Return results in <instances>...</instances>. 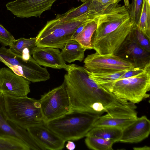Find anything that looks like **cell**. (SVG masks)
Segmentation results:
<instances>
[{
	"label": "cell",
	"instance_id": "cell-1",
	"mask_svg": "<svg viewBox=\"0 0 150 150\" xmlns=\"http://www.w3.org/2000/svg\"><path fill=\"white\" fill-rule=\"evenodd\" d=\"M64 83L70 103L71 110L92 113L100 116L127 101L119 98L99 86L89 77L84 67L68 65Z\"/></svg>",
	"mask_w": 150,
	"mask_h": 150
},
{
	"label": "cell",
	"instance_id": "cell-2",
	"mask_svg": "<svg viewBox=\"0 0 150 150\" xmlns=\"http://www.w3.org/2000/svg\"><path fill=\"white\" fill-rule=\"evenodd\" d=\"M93 18L91 13L66 20L56 17L47 21L39 33L35 38L37 46L62 49L67 42L72 40L76 29L82 24Z\"/></svg>",
	"mask_w": 150,
	"mask_h": 150
},
{
	"label": "cell",
	"instance_id": "cell-3",
	"mask_svg": "<svg viewBox=\"0 0 150 150\" xmlns=\"http://www.w3.org/2000/svg\"><path fill=\"white\" fill-rule=\"evenodd\" d=\"M100 116L77 110H71L60 117L45 123L65 142L86 137Z\"/></svg>",
	"mask_w": 150,
	"mask_h": 150
},
{
	"label": "cell",
	"instance_id": "cell-4",
	"mask_svg": "<svg viewBox=\"0 0 150 150\" xmlns=\"http://www.w3.org/2000/svg\"><path fill=\"white\" fill-rule=\"evenodd\" d=\"M98 86L119 98L138 103L149 96L147 93L150 90V65L135 76Z\"/></svg>",
	"mask_w": 150,
	"mask_h": 150
},
{
	"label": "cell",
	"instance_id": "cell-5",
	"mask_svg": "<svg viewBox=\"0 0 150 150\" xmlns=\"http://www.w3.org/2000/svg\"><path fill=\"white\" fill-rule=\"evenodd\" d=\"M4 97L8 117L19 126L27 130L30 127L44 123L39 100L27 96L14 97L4 96Z\"/></svg>",
	"mask_w": 150,
	"mask_h": 150
},
{
	"label": "cell",
	"instance_id": "cell-6",
	"mask_svg": "<svg viewBox=\"0 0 150 150\" xmlns=\"http://www.w3.org/2000/svg\"><path fill=\"white\" fill-rule=\"evenodd\" d=\"M0 56L5 61L4 64L14 73L30 82L45 81L50 78L46 68L41 67L32 57L25 61L4 46L0 48Z\"/></svg>",
	"mask_w": 150,
	"mask_h": 150
},
{
	"label": "cell",
	"instance_id": "cell-7",
	"mask_svg": "<svg viewBox=\"0 0 150 150\" xmlns=\"http://www.w3.org/2000/svg\"><path fill=\"white\" fill-rule=\"evenodd\" d=\"M39 100L44 123L71 110L69 98L64 82L59 86L42 95Z\"/></svg>",
	"mask_w": 150,
	"mask_h": 150
},
{
	"label": "cell",
	"instance_id": "cell-8",
	"mask_svg": "<svg viewBox=\"0 0 150 150\" xmlns=\"http://www.w3.org/2000/svg\"><path fill=\"white\" fill-rule=\"evenodd\" d=\"M83 62L88 71L95 73H114L136 67L132 63L117 55H101L96 52L88 55Z\"/></svg>",
	"mask_w": 150,
	"mask_h": 150
},
{
	"label": "cell",
	"instance_id": "cell-9",
	"mask_svg": "<svg viewBox=\"0 0 150 150\" xmlns=\"http://www.w3.org/2000/svg\"><path fill=\"white\" fill-rule=\"evenodd\" d=\"M137 107L135 104L127 101L108 110L99 117L93 127L110 126L122 130L137 119Z\"/></svg>",
	"mask_w": 150,
	"mask_h": 150
},
{
	"label": "cell",
	"instance_id": "cell-10",
	"mask_svg": "<svg viewBox=\"0 0 150 150\" xmlns=\"http://www.w3.org/2000/svg\"><path fill=\"white\" fill-rule=\"evenodd\" d=\"M0 136L17 139L26 145L30 150H45L33 138L27 130L12 121L6 112L3 95L0 93Z\"/></svg>",
	"mask_w": 150,
	"mask_h": 150
},
{
	"label": "cell",
	"instance_id": "cell-11",
	"mask_svg": "<svg viewBox=\"0 0 150 150\" xmlns=\"http://www.w3.org/2000/svg\"><path fill=\"white\" fill-rule=\"evenodd\" d=\"M30 82L14 73L10 69H0V92L4 96H27L30 92Z\"/></svg>",
	"mask_w": 150,
	"mask_h": 150
},
{
	"label": "cell",
	"instance_id": "cell-12",
	"mask_svg": "<svg viewBox=\"0 0 150 150\" xmlns=\"http://www.w3.org/2000/svg\"><path fill=\"white\" fill-rule=\"evenodd\" d=\"M57 0H15L6 4L7 9L17 17L23 18L40 16L50 9Z\"/></svg>",
	"mask_w": 150,
	"mask_h": 150
},
{
	"label": "cell",
	"instance_id": "cell-13",
	"mask_svg": "<svg viewBox=\"0 0 150 150\" xmlns=\"http://www.w3.org/2000/svg\"><path fill=\"white\" fill-rule=\"evenodd\" d=\"M115 54L132 63L136 67L143 69L150 65V52L137 43L130 32Z\"/></svg>",
	"mask_w": 150,
	"mask_h": 150
},
{
	"label": "cell",
	"instance_id": "cell-14",
	"mask_svg": "<svg viewBox=\"0 0 150 150\" xmlns=\"http://www.w3.org/2000/svg\"><path fill=\"white\" fill-rule=\"evenodd\" d=\"M27 130L45 150H61L64 147L65 141L48 128L45 123L30 127Z\"/></svg>",
	"mask_w": 150,
	"mask_h": 150
},
{
	"label": "cell",
	"instance_id": "cell-15",
	"mask_svg": "<svg viewBox=\"0 0 150 150\" xmlns=\"http://www.w3.org/2000/svg\"><path fill=\"white\" fill-rule=\"evenodd\" d=\"M58 48L37 46L33 54V58L40 66L54 69L66 70L68 65L65 63Z\"/></svg>",
	"mask_w": 150,
	"mask_h": 150
},
{
	"label": "cell",
	"instance_id": "cell-16",
	"mask_svg": "<svg viewBox=\"0 0 150 150\" xmlns=\"http://www.w3.org/2000/svg\"><path fill=\"white\" fill-rule=\"evenodd\" d=\"M150 133V121L146 116H142L122 130L119 142L137 143L148 137Z\"/></svg>",
	"mask_w": 150,
	"mask_h": 150
},
{
	"label": "cell",
	"instance_id": "cell-17",
	"mask_svg": "<svg viewBox=\"0 0 150 150\" xmlns=\"http://www.w3.org/2000/svg\"><path fill=\"white\" fill-rule=\"evenodd\" d=\"M86 50L77 41L71 40L67 42L61 52L63 59L69 63L79 61L82 62Z\"/></svg>",
	"mask_w": 150,
	"mask_h": 150
},
{
	"label": "cell",
	"instance_id": "cell-18",
	"mask_svg": "<svg viewBox=\"0 0 150 150\" xmlns=\"http://www.w3.org/2000/svg\"><path fill=\"white\" fill-rule=\"evenodd\" d=\"M122 132V129L116 127L110 126L95 127H92L86 135L100 137L112 141L115 143L119 141L121 137Z\"/></svg>",
	"mask_w": 150,
	"mask_h": 150
},
{
	"label": "cell",
	"instance_id": "cell-19",
	"mask_svg": "<svg viewBox=\"0 0 150 150\" xmlns=\"http://www.w3.org/2000/svg\"><path fill=\"white\" fill-rule=\"evenodd\" d=\"M97 27L95 18L89 20L82 31L73 39L77 41L86 50L93 49L91 40Z\"/></svg>",
	"mask_w": 150,
	"mask_h": 150
},
{
	"label": "cell",
	"instance_id": "cell-20",
	"mask_svg": "<svg viewBox=\"0 0 150 150\" xmlns=\"http://www.w3.org/2000/svg\"><path fill=\"white\" fill-rule=\"evenodd\" d=\"M9 49L13 54L21 57L22 51L28 48L31 54L37 47L36 38H21L14 40L11 43Z\"/></svg>",
	"mask_w": 150,
	"mask_h": 150
},
{
	"label": "cell",
	"instance_id": "cell-21",
	"mask_svg": "<svg viewBox=\"0 0 150 150\" xmlns=\"http://www.w3.org/2000/svg\"><path fill=\"white\" fill-rule=\"evenodd\" d=\"M136 26L150 40V3L143 0L140 18Z\"/></svg>",
	"mask_w": 150,
	"mask_h": 150
},
{
	"label": "cell",
	"instance_id": "cell-22",
	"mask_svg": "<svg viewBox=\"0 0 150 150\" xmlns=\"http://www.w3.org/2000/svg\"><path fill=\"white\" fill-rule=\"evenodd\" d=\"M85 139L87 147L94 150H112L113 142L94 136L86 135Z\"/></svg>",
	"mask_w": 150,
	"mask_h": 150
},
{
	"label": "cell",
	"instance_id": "cell-23",
	"mask_svg": "<svg viewBox=\"0 0 150 150\" xmlns=\"http://www.w3.org/2000/svg\"><path fill=\"white\" fill-rule=\"evenodd\" d=\"M0 150H30L23 142L14 137L0 136Z\"/></svg>",
	"mask_w": 150,
	"mask_h": 150
},
{
	"label": "cell",
	"instance_id": "cell-24",
	"mask_svg": "<svg viewBox=\"0 0 150 150\" xmlns=\"http://www.w3.org/2000/svg\"><path fill=\"white\" fill-rule=\"evenodd\" d=\"M127 71L124 70L114 73L98 74L91 72L88 71V73L89 77L98 85H100L119 79Z\"/></svg>",
	"mask_w": 150,
	"mask_h": 150
},
{
	"label": "cell",
	"instance_id": "cell-25",
	"mask_svg": "<svg viewBox=\"0 0 150 150\" xmlns=\"http://www.w3.org/2000/svg\"><path fill=\"white\" fill-rule=\"evenodd\" d=\"M90 4V1L87 0L79 6L74 8L64 14H57L56 18L66 20L77 18L88 13H91L89 9Z\"/></svg>",
	"mask_w": 150,
	"mask_h": 150
},
{
	"label": "cell",
	"instance_id": "cell-26",
	"mask_svg": "<svg viewBox=\"0 0 150 150\" xmlns=\"http://www.w3.org/2000/svg\"><path fill=\"white\" fill-rule=\"evenodd\" d=\"M84 2L88 0H80ZM89 9L93 15L97 16L102 13L112 4L119 3L121 0H89Z\"/></svg>",
	"mask_w": 150,
	"mask_h": 150
},
{
	"label": "cell",
	"instance_id": "cell-27",
	"mask_svg": "<svg viewBox=\"0 0 150 150\" xmlns=\"http://www.w3.org/2000/svg\"><path fill=\"white\" fill-rule=\"evenodd\" d=\"M135 41L142 47L150 52V40L136 26L130 32Z\"/></svg>",
	"mask_w": 150,
	"mask_h": 150
},
{
	"label": "cell",
	"instance_id": "cell-28",
	"mask_svg": "<svg viewBox=\"0 0 150 150\" xmlns=\"http://www.w3.org/2000/svg\"><path fill=\"white\" fill-rule=\"evenodd\" d=\"M143 0H132L128 7L130 18L136 26L139 21L141 14Z\"/></svg>",
	"mask_w": 150,
	"mask_h": 150
},
{
	"label": "cell",
	"instance_id": "cell-29",
	"mask_svg": "<svg viewBox=\"0 0 150 150\" xmlns=\"http://www.w3.org/2000/svg\"><path fill=\"white\" fill-rule=\"evenodd\" d=\"M14 40L13 36L0 24V42L4 46H10Z\"/></svg>",
	"mask_w": 150,
	"mask_h": 150
},
{
	"label": "cell",
	"instance_id": "cell-30",
	"mask_svg": "<svg viewBox=\"0 0 150 150\" xmlns=\"http://www.w3.org/2000/svg\"><path fill=\"white\" fill-rule=\"evenodd\" d=\"M144 68L141 69L135 67L132 69L127 71L119 79L128 78L137 75L142 72L144 70Z\"/></svg>",
	"mask_w": 150,
	"mask_h": 150
},
{
	"label": "cell",
	"instance_id": "cell-31",
	"mask_svg": "<svg viewBox=\"0 0 150 150\" xmlns=\"http://www.w3.org/2000/svg\"><path fill=\"white\" fill-rule=\"evenodd\" d=\"M89 20L82 24L76 29L73 35L72 40L74 39L82 31Z\"/></svg>",
	"mask_w": 150,
	"mask_h": 150
},
{
	"label": "cell",
	"instance_id": "cell-32",
	"mask_svg": "<svg viewBox=\"0 0 150 150\" xmlns=\"http://www.w3.org/2000/svg\"><path fill=\"white\" fill-rule=\"evenodd\" d=\"M66 148L70 150H73L75 147V145L74 142L70 140L68 141L67 143L66 144Z\"/></svg>",
	"mask_w": 150,
	"mask_h": 150
},
{
	"label": "cell",
	"instance_id": "cell-33",
	"mask_svg": "<svg viewBox=\"0 0 150 150\" xmlns=\"http://www.w3.org/2000/svg\"><path fill=\"white\" fill-rule=\"evenodd\" d=\"M133 149L134 150H150V148L149 146H145L142 147H134Z\"/></svg>",
	"mask_w": 150,
	"mask_h": 150
},
{
	"label": "cell",
	"instance_id": "cell-34",
	"mask_svg": "<svg viewBox=\"0 0 150 150\" xmlns=\"http://www.w3.org/2000/svg\"><path fill=\"white\" fill-rule=\"evenodd\" d=\"M125 5L127 7H128L129 5V0H124Z\"/></svg>",
	"mask_w": 150,
	"mask_h": 150
},
{
	"label": "cell",
	"instance_id": "cell-35",
	"mask_svg": "<svg viewBox=\"0 0 150 150\" xmlns=\"http://www.w3.org/2000/svg\"><path fill=\"white\" fill-rule=\"evenodd\" d=\"M0 62H1L4 63H5V61L4 59L0 56Z\"/></svg>",
	"mask_w": 150,
	"mask_h": 150
},
{
	"label": "cell",
	"instance_id": "cell-36",
	"mask_svg": "<svg viewBox=\"0 0 150 150\" xmlns=\"http://www.w3.org/2000/svg\"><path fill=\"white\" fill-rule=\"evenodd\" d=\"M0 93H1V92H0Z\"/></svg>",
	"mask_w": 150,
	"mask_h": 150
}]
</instances>
